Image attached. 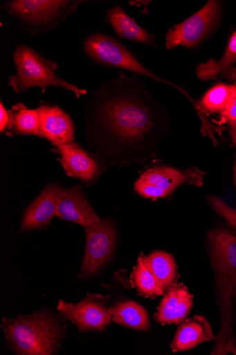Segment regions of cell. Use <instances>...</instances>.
Listing matches in <instances>:
<instances>
[{"instance_id":"1","label":"cell","mask_w":236,"mask_h":355,"mask_svg":"<svg viewBox=\"0 0 236 355\" xmlns=\"http://www.w3.org/2000/svg\"><path fill=\"white\" fill-rule=\"evenodd\" d=\"M84 136L101 163L124 166L145 164L170 133L161 104L138 76L124 74L93 92L84 112Z\"/></svg>"},{"instance_id":"2","label":"cell","mask_w":236,"mask_h":355,"mask_svg":"<svg viewBox=\"0 0 236 355\" xmlns=\"http://www.w3.org/2000/svg\"><path fill=\"white\" fill-rule=\"evenodd\" d=\"M208 245L220 315L211 354H236V234L224 228L212 229Z\"/></svg>"},{"instance_id":"3","label":"cell","mask_w":236,"mask_h":355,"mask_svg":"<svg viewBox=\"0 0 236 355\" xmlns=\"http://www.w3.org/2000/svg\"><path fill=\"white\" fill-rule=\"evenodd\" d=\"M1 327L16 354H54L61 343L58 322L46 313L37 312L15 319L4 318Z\"/></svg>"},{"instance_id":"4","label":"cell","mask_w":236,"mask_h":355,"mask_svg":"<svg viewBox=\"0 0 236 355\" xmlns=\"http://www.w3.org/2000/svg\"><path fill=\"white\" fill-rule=\"evenodd\" d=\"M16 73L11 76L8 85L16 94H23L31 87H40L45 93L49 86H55L73 92L80 98L87 90L70 83L56 74L57 64L48 60L29 46L17 44L13 53Z\"/></svg>"},{"instance_id":"5","label":"cell","mask_w":236,"mask_h":355,"mask_svg":"<svg viewBox=\"0 0 236 355\" xmlns=\"http://www.w3.org/2000/svg\"><path fill=\"white\" fill-rule=\"evenodd\" d=\"M81 0H11L2 8L32 36L61 25L80 5Z\"/></svg>"},{"instance_id":"6","label":"cell","mask_w":236,"mask_h":355,"mask_svg":"<svg viewBox=\"0 0 236 355\" xmlns=\"http://www.w3.org/2000/svg\"><path fill=\"white\" fill-rule=\"evenodd\" d=\"M83 45L85 53L101 66L121 69L170 85L188 96L182 88L154 74L123 44L109 35L96 32L87 37Z\"/></svg>"},{"instance_id":"7","label":"cell","mask_w":236,"mask_h":355,"mask_svg":"<svg viewBox=\"0 0 236 355\" xmlns=\"http://www.w3.org/2000/svg\"><path fill=\"white\" fill-rule=\"evenodd\" d=\"M204 175L197 168L181 171L171 167H156L141 175L134 184V190L142 197L156 200L170 196L185 184L203 185Z\"/></svg>"},{"instance_id":"8","label":"cell","mask_w":236,"mask_h":355,"mask_svg":"<svg viewBox=\"0 0 236 355\" xmlns=\"http://www.w3.org/2000/svg\"><path fill=\"white\" fill-rule=\"evenodd\" d=\"M86 246L79 278L98 272L111 259L117 241L116 225L110 219H100L85 227Z\"/></svg>"},{"instance_id":"9","label":"cell","mask_w":236,"mask_h":355,"mask_svg":"<svg viewBox=\"0 0 236 355\" xmlns=\"http://www.w3.org/2000/svg\"><path fill=\"white\" fill-rule=\"evenodd\" d=\"M220 15L219 2L210 1L190 18L167 31L166 49L172 50L179 45L194 48L210 35L218 23Z\"/></svg>"},{"instance_id":"10","label":"cell","mask_w":236,"mask_h":355,"mask_svg":"<svg viewBox=\"0 0 236 355\" xmlns=\"http://www.w3.org/2000/svg\"><path fill=\"white\" fill-rule=\"evenodd\" d=\"M104 302L102 296L89 294L76 305L60 300L57 310L81 332L102 331L113 320L111 309L105 306Z\"/></svg>"},{"instance_id":"11","label":"cell","mask_w":236,"mask_h":355,"mask_svg":"<svg viewBox=\"0 0 236 355\" xmlns=\"http://www.w3.org/2000/svg\"><path fill=\"white\" fill-rule=\"evenodd\" d=\"M52 151L60 155L57 159L67 175L87 185L95 182L105 168L93 153L77 143L57 146Z\"/></svg>"},{"instance_id":"12","label":"cell","mask_w":236,"mask_h":355,"mask_svg":"<svg viewBox=\"0 0 236 355\" xmlns=\"http://www.w3.org/2000/svg\"><path fill=\"white\" fill-rule=\"evenodd\" d=\"M56 216L60 220L81 225L84 228L101 219L89 202L82 186L78 184L60 189Z\"/></svg>"},{"instance_id":"13","label":"cell","mask_w":236,"mask_h":355,"mask_svg":"<svg viewBox=\"0 0 236 355\" xmlns=\"http://www.w3.org/2000/svg\"><path fill=\"white\" fill-rule=\"evenodd\" d=\"M39 137L48 140L55 146L75 141V126L73 120L60 107L41 104Z\"/></svg>"},{"instance_id":"14","label":"cell","mask_w":236,"mask_h":355,"mask_svg":"<svg viewBox=\"0 0 236 355\" xmlns=\"http://www.w3.org/2000/svg\"><path fill=\"white\" fill-rule=\"evenodd\" d=\"M61 189L57 182L46 186L39 196L24 211L21 222V232L41 230L48 227L56 216L57 198Z\"/></svg>"},{"instance_id":"15","label":"cell","mask_w":236,"mask_h":355,"mask_svg":"<svg viewBox=\"0 0 236 355\" xmlns=\"http://www.w3.org/2000/svg\"><path fill=\"white\" fill-rule=\"evenodd\" d=\"M193 298L188 288L176 284L167 290L155 315L161 324L179 325L189 315L192 307Z\"/></svg>"},{"instance_id":"16","label":"cell","mask_w":236,"mask_h":355,"mask_svg":"<svg viewBox=\"0 0 236 355\" xmlns=\"http://www.w3.org/2000/svg\"><path fill=\"white\" fill-rule=\"evenodd\" d=\"M215 339L208 320L203 315H196L179 327L171 347L174 352L186 351Z\"/></svg>"},{"instance_id":"17","label":"cell","mask_w":236,"mask_h":355,"mask_svg":"<svg viewBox=\"0 0 236 355\" xmlns=\"http://www.w3.org/2000/svg\"><path fill=\"white\" fill-rule=\"evenodd\" d=\"M106 18L120 39L153 47L157 46L156 37L128 16L120 6H115L109 9Z\"/></svg>"},{"instance_id":"18","label":"cell","mask_w":236,"mask_h":355,"mask_svg":"<svg viewBox=\"0 0 236 355\" xmlns=\"http://www.w3.org/2000/svg\"><path fill=\"white\" fill-rule=\"evenodd\" d=\"M236 61V31L232 35L225 53L219 60L211 59L197 68V78L201 81L215 79L222 76L229 80L236 79V71L232 68Z\"/></svg>"},{"instance_id":"19","label":"cell","mask_w":236,"mask_h":355,"mask_svg":"<svg viewBox=\"0 0 236 355\" xmlns=\"http://www.w3.org/2000/svg\"><path fill=\"white\" fill-rule=\"evenodd\" d=\"M141 255L164 292L176 284L177 266L173 255L160 250Z\"/></svg>"},{"instance_id":"20","label":"cell","mask_w":236,"mask_h":355,"mask_svg":"<svg viewBox=\"0 0 236 355\" xmlns=\"http://www.w3.org/2000/svg\"><path fill=\"white\" fill-rule=\"evenodd\" d=\"M10 116L7 135L39 136V114L38 110H29L23 103H18L8 110Z\"/></svg>"},{"instance_id":"21","label":"cell","mask_w":236,"mask_h":355,"mask_svg":"<svg viewBox=\"0 0 236 355\" xmlns=\"http://www.w3.org/2000/svg\"><path fill=\"white\" fill-rule=\"evenodd\" d=\"M113 321L129 329L142 331L150 329V321L147 310L134 302H125L111 308Z\"/></svg>"},{"instance_id":"22","label":"cell","mask_w":236,"mask_h":355,"mask_svg":"<svg viewBox=\"0 0 236 355\" xmlns=\"http://www.w3.org/2000/svg\"><path fill=\"white\" fill-rule=\"evenodd\" d=\"M131 280L138 293L143 296L156 297L163 294V290L159 286L155 277L145 264L142 255L140 256L138 265L134 268Z\"/></svg>"},{"instance_id":"23","label":"cell","mask_w":236,"mask_h":355,"mask_svg":"<svg viewBox=\"0 0 236 355\" xmlns=\"http://www.w3.org/2000/svg\"><path fill=\"white\" fill-rule=\"evenodd\" d=\"M232 86L219 84L211 88L201 100L202 109L210 113L222 114L229 99Z\"/></svg>"},{"instance_id":"24","label":"cell","mask_w":236,"mask_h":355,"mask_svg":"<svg viewBox=\"0 0 236 355\" xmlns=\"http://www.w3.org/2000/svg\"><path fill=\"white\" fill-rule=\"evenodd\" d=\"M208 200L216 213L221 216L236 232V209L218 197H209Z\"/></svg>"},{"instance_id":"25","label":"cell","mask_w":236,"mask_h":355,"mask_svg":"<svg viewBox=\"0 0 236 355\" xmlns=\"http://www.w3.org/2000/svg\"><path fill=\"white\" fill-rule=\"evenodd\" d=\"M221 115L229 124L236 123V85L232 86L229 99Z\"/></svg>"},{"instance_id":"26","label":"cell","mask_w":236,"mask_h":355,"mask_svg":"<svg viewBox=\"0 0 236 355\" xmlns=\"http://www.w3.org/2000/svg\"><path fill=\"white\" fill-rule=\"evenodd\" d=\"M10 116L9 111H8L3 105V102L0 103V132L3 134L9 125Z\"/></svg>"},{"instance_id":"27","label":"cell","mask_w":236,"mask_h":355,"mask_svg":"<svg viewBox=\"0 0 236 355\" xmlns=\"http://www.w3.org/2000/svg\"><path fill=\"white\" fill-rule=\"evenodd\" d=\"M230 135L233 143L236 146V123L230 124Z\"/></svg>"},{"instance_id":"28","label":"cell","mask_w":236,"mask_h":355,"mask_svg":"<svg viewBox=\"0 0 236 355\" xmlns=\"http://www.w3.org/2000/svg\"><path fill=\"white\" fill-rule=\"evenodd\" d=\"M235 181H236V164H235Z\"/></svg>"}]
</instances>
